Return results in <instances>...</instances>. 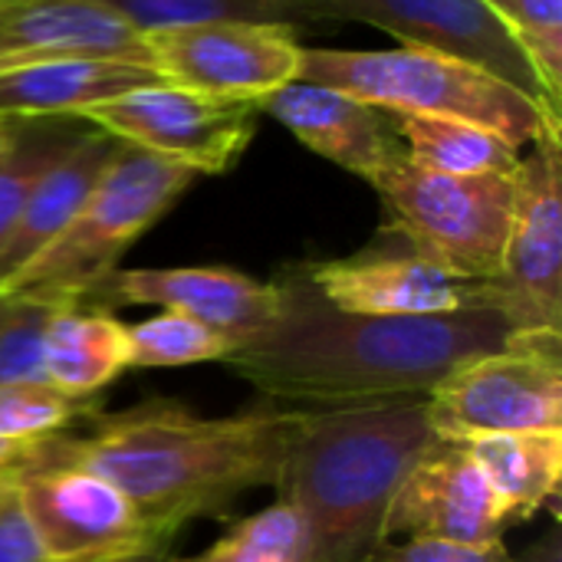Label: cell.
I'll return each instance as SVG.
<instances>
[{
	"label": "cell",
	"mask_w": 562,
	"mask_h": 562,
	"mask_svg": "<svg viewBox=\"0 0 562 562\" xmlns=\"http://www.w3.org/2000/svg\"><path fill=\"white\" fill-rule=\"evenodd\" d=\"M277 286V316L224 362L293 408L425 398L454 369L524 339L477 286L468 306L441 316L342 313L313 290L303 267Z\"/></svg>",
	"instance_id": "cell-1"
},
{
	"label": "cell",
	"mask_w": 562,
	"mask_h": 562,
	"mask_svg": "<svg viewBox=\"0 0 562 562\" xmlns=\"http://www.w3.org/2000/svg\"><path fill=\"white\" fill-rule=\"evenodd\" d=\"M306 408L254 405L204 418L178 402L99 412L89 435H63L56 464L112 481L155 527L178 537L184 524L224 514L257 487H277Z\"/></svg>",
	"instance_id": "cell-2"
},
{
	"label": "cell",
	"mask_w": 562,
	"mask_h": 562,
	"mask_svg": "<svg viewBox=\"0 0 562 562\" xmlns=\"http://www.w3.org/2000/svg\"><path fill=\"white\" fill-rule=\"evenodd\" d=\"M438 435L425 398L306 408L277 481V501L306 520L313 560L369 562L408 468Z\"/></svg>",
	"instance_id": "cell-3"
},
{
	"label": "cell",
	"mask_w": 562,
	"mask_h": 562,
	"mask_svg": "<svg viewBox=\"0 0 562 562\" xmlns=\"http://www.w3.org/2000/svg\"><path fill=\"white\" fill-rule=\"evenodd\" d=\"M300 79L342 89L382 112L464 119L504 135L517 148L560 142L557 109L474 63L422 46L306 49Z\"/></svg>",
	"instance_id": "cell-4"
},
{
	"label": "cell",
	"mask_w": 562,
	"mask_h": 562,
	"mask_svg": "<svg viewBox=\"0 0 562 562\" xmlns=\"http://www.w3.org/2000/svg\"><path fill=\"white\" fill-rule=\"evenodd\" d=\"M198 178L201 175L188 165L122 145L69 227L7 277L0 293L79 306L99 280L119 270L125 250L151 231Z\"/></svg>",
	"instance_id": "cell-5"
},
{
	"label": "cell",
	"mask_w": 562,
	"mask_h": 562,
	"mask_svg": "<svg viewBox=\"0 0 562 562\" xmlns=\"http://www.w3.org/2000/svg\"><path fill=\"white\" fill-rule=\"evenodd\" d=\"M514 175H438L402 155L369 184L385 204L389 234L451 277L484 283L504 260L517 198Z\"/></svg>",
	"instance_id": "cell-6"
},
{
	"label": "cell",
	"mask_w": 562,
	"mask_h": 562,
	"mask_svg": "<svg viewBox=\"0 0 562 562\" xmlns=\"http://www.w3.org/2000/svg\"><path fill=\"white\" fill-rule=\"evenodd\" d=\"M428 425L445 441L562 431V336H524L445 375L425 395Z\"/></svg>",
	"instance_id": "cell-7"
},
{
	"label": "cell",
	"mask_w": 562,
	"mask_h": 562,
	"mask_svg": "<svg viewBox=\"0 0 562 562\" xmlns=\"http://www.w3.org/2000/svg\"><path fill=\"white\" fill-rule=\"evenodd\" d=\"M514 221L494 280L477 296L501 310L517 336H562V155L537 145L517 165Z\"/></svg>",
	"instance_id": "cell-8"
},
{
	"label": "cell",
	"mask_w": 562,
	"mask_h": 562,
	"mask_svg": "<svg viewBox=\"0 0 562 562\" xmlns=\"http://www.w3.org/2000/svg\"><path fill=\"white\" fill-rule=\"evenodd\" d=\"M151 69L181 89L260 105L303 72L296 30L283 23L204 20L145 30Z\"/></svg>",
	"instance_id": "cell-9"
},
{
	"label": "cell",
	"mask_w": 562,
	"mask_h": 562,
	"mask_svg": "<svg viewBox=\"0 0 562 562\" xmlns=\"http://www.w3.org/2000/svg\"><path fill=\"white\" fill-rule=\"evenodd\" d=\"M16 494L49 562H125L175 543L112 481L76 464L26 474Z\"/></svg>",
	"instance_id": "cell-10"
},
{
	"label": "cell",
	"mask_w": 562,
	"mask_h": 562,
	"mask_svg": "<svg viewBox=\"0 0 562 562\" xmlns=\"http://www.w3.org/2000/svg\"><path fill=\"white\" fill-rule=\"evenodd\" d=\"M257 112L254 102H227L171 82H155L99 102L76 119L125 145L188 165L198 175H224L254 142Z\"/></svg>",
	"instance_id": "cell-11"
},
{
	"label": "cell",
	"mask_w": 562,
	"mask_h": 562,
	"mask_svg": "<svg viewBox=\"0 0 562 562\" xmlns=\"http://www.w3.org/2000/svg\"><path fill=\"white\" fill-rule=\"evenodd\" d=\"M319 23H369L402 46L474 63L560 112L507 23L484 0H310Z\"/></svg>",
	"instance_id": "cell-12"
},
{
	"label": "cell",
	"mask_w": 562,
	"mask_h": 562,
	"mask_svg": "<svg viewBox=\"0 0 562 562\" xmlns=\"http://www.w3.org/2000/svg\"><path fill=\"white\" fill-rule=\"evenodd\" d=\"M79 306H161L221 333L234 349L254 339L280 306L277 280H254L231 267H135L112 270ZM231 349V352H234Z\"/></svg>",
	"instance_id": "cell-13"
},
{
	"label": "cell",
	"mask_w": 562,
	"mask_h": 562,
	"mask_svg": "<svg viewBox=\"0 0 562 562\" xmlns=\"http://www.w3.org/2000/svg\"><path fill=\"white\" fill-rule=\"evenodd\" d=\"M507 524L510 517L471 451L435 438L398 484L385 537L487 547L504 543Z\"/></svg>",
	"instance_id": "cell-14"
},
{
	"label": "cell",
	"mask_w": 562,
	"mask_h": 562,
	"mask_svg": "<svg viewBox=\"0 0 562 562\" xmlns=\"http://www.w3.org/2000/svg\"><path fill=\"white\" fill-rule=\"evenodd\" d=\"M56 59L151 66L145 33L102 0H0V72Z\"/></svg>",
	"instance_id": "cell-15"
},
{
	"label": "cell",
	"mask_w": 562,
	"mask_h": 562,
	"mask_svg": "<svg viewBox=\"0 0 562 562\" xmlns=\"http://www.w3.org/2000/svg\"><path fill=\"white\" fill-rule=\"evenodd\" d=\"M313 290L342 313L359 316H441L468 306L474 286L451 277L438 263L405 250H369L342 260L303 267Z\"/></svg>",
	"instance_id": "cell-16"
},
{
	"label": "cell",
	"mask_w": 562,
	"mask_h": 562,
	"mask_svg": "<svg viewBox=\"0 0 562 562\" xmlns=\"http://www.w3.org/2000/svg\"><path fill=\"white\" fill-rule=\"evenodd\" d=\"M257 109L270 112L310 151L366 181H372L405 155L402 142L392 132L389 112L342 89L296 79L267 95Z\"/></svg>",
	"instance_id": "cell-17"
},
{
	"label": "cell",
	"mask_w": 562,
	"mask_h": 562,
	"mask_svg": "<svg viewBox=\"0 0 562 562\" xmlns=\"http://www.w3.org/2000/svg\"><path fill=\"white\" fill-rule=\"evenodd\" d=\"M125 142L115 135L89 125L86 135L46 171L33 198L26 201L16 227L10 231L7 244L0 247V283L13 277L23 263H30L43 247H49L69 221L79 214V207L89 201L95 184L102 181L105 168L115 161Z\"/></svg>",
	"instance_id": "cell-18"
},
{
	"label": "cell",
	"mask_w": 562,
	"mask_h": 562,
	"mask_svg": "<svg viewBox=\"0 0 562 562\" xmlns=\"http://www.w3.org/2000/svg\"><path fill=\"white\" fill-rule=\"evenodd\" d=\"M165 82L151 66L119 59H56L0 72V119L79 115L142 86Z\"/></svg>",
	"instance_id": "cell-19"
},
{
	"label": "cell",
	"mask_w": 562,
	"mask_h": 562,
	"mask_svg": "<svg viewBox=\"0 0 562 562\" xmlns=\"http://www.w3.org/2000/svg\"><path fill=\"white\" fill-rule=\"evenodd\" d=\"M128 369L125 323L92 306H56L43 329V375L69 395H99Z\"/></svg>",
	"instance_id": "cell-20"
},
{
	"label": "cell",
	"mask_w": 562,
	"mask_h": 562,
	"mask_svg": "<svg viewBox=\"0 0 562 562\" xmlns=\"http://www.w3.org/2000/svg\"><path fill=\"white\" fill-rule=\"evenodd\" d=\"M487 474L510 524L530 520L557 501L562 474V431L484 435L461 441Z\"/></svg>",
	"instance_id": "cell-21"
},
{
	"label": "cell",
	"mask_w": 562,
	"mask_h": 562,
	"mask_svg": "<svg viewBox=\"0 0 562 562\" xmlns=\"http://www.w3.org/2000/svg\"><path fill=\"white\" fill-rule=\"evenodd\" d=\"M392 132L405 148V158L425 171L438 175H507L520 165V148L504 135L445 115H412L389 112Z\"/></svg>",
	"instance_id": "cell-22"
},
{
	"label": "cell",
	"mask_w": 562,
	"mask_h": 562,
	"mask_svg": "<svg viewBox=\"0 0 562 562\" xmlns=\"http://www.w3.org/2000/svg\"><path fill=\"white\" fill-rule=\"evenodd\" d=\"M86 128L89 122L72 115L16 119V132L0 151V247L7 244L46 171L86 135Z\"/></svg>",
	"instance_id": "cell-23"
},
{
	"label": "cell",
	"mask_w": 562,
	"mask_h": 562,
	"mask_svg": "<svg viewBox=\"0 0 562 562\" xmlns=\"http://www.w3.org/2000/svg\"><path fill=\"white\" fill-rule=\"evenodd\" d=\"M119 10L142 33L175 23H204V20H250V23H283V26H313L319 23L310 0H102Z\"/></svg>",
	"instance_id": "cell-24"
},
{
	"label": "cell",
	"mask_w": 562,
	"mask_h": 562,
	"mask_svg": "<svg viewBox=\"0 0 562 562\" xmlns=\"http://www.w3.org/2000/svg\"><path fill=\"white\" fill-rule=\"evenodd\" d=\"M313 543L306 520L286 501L263 507L240 520L227 537L211 543L204 553L175 562H310Z\"/></svg>",
	"instance_id": "cell-25"
},
{
	"label": "cell",
	"mask_w": 562,
	"mask_h": 562,
	"mask_svg": "<svg viewBox=\"0 0 562 562\" xmlns=\"http://www.w3.org/2000/svg\"><path fill=\"white\" fill-rule=\"evenodd\" d=\"M125 339H128V369L224 362L234 349L221 333L175 310H161L151 319L128 323Z\"/></svg>",
	"instance_id": "cell-26"
},
{
	"label": "cell",
	"mask_w": 562,
	"mask_h": 562,
	"mask_svg": "<svg viewBox=\"0 0 562 562\" xmlns=\"http://www.w3.org/2000/svg\"><path fill=\"white\" fill-rule=\"evenodd\" d=\"M102 412L99 395H69L49 382L0 385V435L7 438H53L76 425H89Z\"/></svg>",
	"instance_id": "cell-27"
},
{
	"label": "cell",
	"mask_w": 562,
	"mask_h": 562,
	"mask_svg": "<svg viewBox=\"0 0 562 562\" xmlns=\"http://www.w3.org/2000/svg\"><path fill=\"white\" fill-rule=\"evenodd\" d=\"M514 33L553 102L562 99V0H484Z\"/></svg>",
	"instance_id": "cell-28"
},
{
	"label": "cell",
	"mask_w": 562,
	"mask_h": 562,
	"mask_svg": "<svg viewBox=\"0 0 562 562\" xmlns=\"http://www.w3.org/2000/svg\"><path fill=\"white\" fill-rule=\"evenodd\" d=\"M56 303L13 296L7 319L0 323V385L46 382L43 375V329Z\"/></svg>",
	"instance_id": "cell-29"
},
{
	"label": "cell",
	"mask_w": 562,
	"mask_h": 562,
	"mask_svg": "<svg viewBox=\"0 0 562 562\" xmlns=\"http://www.w3.org/2000/svg\"><path fill=\"white\" fill-rule=\"evenodd\" d=\"M504 543L487 547H464V543H441V540H405V543H382L369 562H507Z\"/></svg>",
	"instance_id": "cell-30"
},
{
	"label": "cell",
	"mask_w": 562,
	"mask_h": 562,
	"mask_svg": "<svg viewBox=\"0 0 562 562\" xmlns=\"http://www.w3.org/2000/svg\"><path fill=\"white\" fill-rule=\"evenodd\" d=\"M59 438H7L0 435V487H16L26 474L53 468L59 458Z\"/></svg>",
	"instance_id": "cell-31"
},
{
	"label": "cell",
	"mask_w": 562,
	"mask_h": 562,
	"mask_svg": "<svg viewBox=\"0 0 562 562\" xmlns=\"http://www.w3.org/2000/svg\"><path fill=\"white\" fill-rule=\"evenodd\" d=\"M0 562H49L23 514L16 487H0Z\"/></svg>",
	"instance_id": "cell-32"
},
{
	"label": "cell",
	"mask_w": 562,
	"mask_h": 562,
	"mask_svg": "<svg viewBox=\"0 0 562 562\" xmlns=\"http://www.w3.org/2000/svg\"><path fill=\"white\" fill-rule=\"evenodd\" d=\"M507 562H562L560 553V533L557 530H550L537 547H530L524 557H517V560H507Z\"/></svg>",
	"instance_id": "cell-33"
},
{
	"label": "cell",
	"mask_w": 562,
	"mask_h": 562,
	"mask_svg": "<svg viewBox=\"0 0 562 562\" xmlns=\"http://www.w3.org/2000/svg\"><path fill=\"white\" fill-rule=\"evenodd\" d=\"M13 132H16V119H0V151L10 145Z\"/></svg>",
	"instance_id": "cell-34"
},
{
	"label": "cell",
	"mask_w": 562,
	"mask_h": 562,
	"mask_svg": "<svg viewBox=\"0 0 562 562\" xmlns=\"http://www.w3.org/2000/svg\"><path fill=\"white\" fill-rule=\"evenodd\" d=\"M10 306H13V296H3V293H0V323L7 319V313H10Z\"/></svg>",
	"instance_id": "cell-35"
},
{
	"label": "cell",
	"mask_w": 562,
	"mask_h": 562,
	"mask_svg": "<svg viewBox=\"0 0 562 562\" xmlns=\"http://www.w3.org/2000/svg\"><path fill=\"white\" fill-rule=\"evenodd\" d=\"M125 562H171V560H168V553H155V557H135V560H125Z\"/></svg>",
	"instance_id": "cell-36"
}]
</instances>
